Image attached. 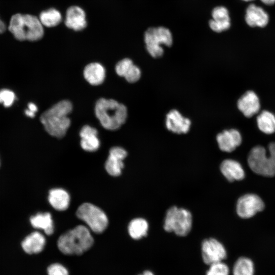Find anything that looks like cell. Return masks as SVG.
Here are the masks:
<instances>
[{"label": "cell", "mask_w": 275, "mask_h": 275, "mask_svg": "<svg viewBox=\"0 0 275 275\" xmlns=\"http://www.w3.org/2000/svg\"><path fill=\"white\" fill-rule=\"evenodd\" d=\"M72 109L71 102L64 100L44 112L40 117V121L47 132L58 138L63 137L71 124L68 115Z\"/></svg>", "instance_id": "obj_1"}, {"label": "cell", "mask_w": 275, "mask_h": 275, "mask_svg": "<svg viewBox=\"0 0 275 275\" xmlns=\"http://www.w3.org/2000/svg\"><path fill=\"white\" fill-rule=\"evenodd\" d=\"M95 113L101 125L111 130L120 128L127 117L126 106L112 99L98 100L95 104Z\"/></svg>", "instance_id": "obj_2"}, {"label": "cell", "mask_w": 275, "mask_h": 275, "mask_svg": "<svg viewBox=\"0 0 275 275\" xmlns=\"http://www.w3.org/2000/svg\"><path fill=\"white\" fill-rule=\"evenodd\" d=\"M94 239L89 230L79 225L62 234L57 242L59 250L66 255H80L93 245Z\"/></svg>", "instance_id": "obj_3"}, {"label": "cell", "mask_w": 275, "mask_h": 275, "mask_svg": "<svg viewBox=\"0 0 275 275\" xmlns=\"http://www.w3.org/2000/svg\"><path fill=\"white\" fill-rule=\"evenodd\" d=\"M43 26L37 17L17 13L11 18L8 29L18 40L34 41L43 36Z\"/></svg>", "instance_id": "obj_4"}, {"label": "cell", "mask_w": 275, "mask_h": 275, "mask_svg": "<svg viewBox=\"0 0 275 275\" xmlns=\"http://www.w3.org/2000/svg\"><path fill=\"white\" fill-rule=\"evenodd\" d=\"M269 155L261 146L254 147L250 151L248 162L250 169L255 173L267 177L275 176V143L268 145Z\"/></svg>", "instance_id": "obj_5"}, {"label": "cell", "mask_w": 275, "mask_h": 275, "mask_svg": "<svg viewBox=\"0 0 275 275\" xmlns=\"http://www.w3.org/2000/svg\"><path fill=\"white\" fill-rule=\"evenodd\" d=\"M144 42L146 50L154 58L161 57L164 50L162 45L170 47L173 38L171 31L164 26L150 27L144 33Z\"/></svg>", "instance_id": "obj_6"}, {"label": "cell", "mask_w": 275, "mask_h": 275, "mask_svg": "<svg viewBox=\"0 0 275 275\" xmlns=\"http://www.w3.org/2000/svg\"><path fill=\"white\" fill-rule=\"evenodd\" d=\"M192 226V215L186 209L173 206L167 212L164 229L173 232L180 236H184L190 232Z\"/></svg>", "instance_id": "obj_7"}, {"label": "cell", "mask_w": 275, "mask_h": 275, "mask_svg": "<svg viewBox=\"0 0 275 275\" xmlns=\"http://www.w3.org/2000/svg\"><path fill=\"white\" fill-rule=\"evenodd\" d=\"M76 215L96 233L103 232L108 225V218L105 213L99 207L91 203L81 204L77 210Z\"/></svg>", "instance_id": "obj_8"}, {"label": "cell", "mask_w": 275, "mask_h": 275, "mask_svg": "<svg viewBox=\"0 0 275 275\" xmlns=\"http://www.w3.org/2000/svg\"><path fill=\"white\" fill-rule=\"evenodd\" d=\"M264 208V204L258 196L249 194L239 198L236 205V211L240 217L248 218L262 211Z\"/></svg>", "instance_id": "obj_9"}, {"label": "cell", "mask_w": 275, "mask_h": 275, "mask_svg": "<svg viewBox=\"0 0 275 275\" xmlns=\"http://www.w3.org/2000/svg\"><path fill=\"white\" fill-rule=\"evenodd\" d=\"M202 255L204 263L210 265L225 259L227 252L222 243L214 238H210L203 241Z\"/></svg>", "instance_id": "obj_10"}, {"label": "cell", "mask_w": 275, "mask_h": 275, "mask_svg": "<svg viewBox=\"0 0 275 275\" xmlns=\"http://www.w3.org/2000/svg\"><path fill=\"white\" fill-rule=\"evenodd\" d=\"M212 19L208 22L210 29L216 33H222L228 30L231 26L229 12L224 6L215 7L211 12Z\"/></svg>", "instance_id": "obj_11"}, {"label": "cell", "mask_w": 275, "mask_h": 275, "mask_svg": "<svg viewBox=\"0 0 275 275\" xmlns=\"http://www.w3.org/2000/svg\"><path fill=\"white\" fill-rule=\"evenodd\" d=\"M127 155L126 151L122 147H114L111 149L105 164L106 171L110 175L118 176L121 174L124 167L123 160Z\"/></svg>", "instance_id": "obj_12"}, {"label": "cell", "mask_w": 275, "mask_h": 275, "mask_svg": "<svg viewBox=\"0 0 275 275\" xmlns=\"http://www.w3.org/2000/svg\"><path fill=\"white\" fill-rule=\"evenodd\" d=\"M219 149L225 152H231L242 142V137L238 130L231 129L219 133L216 138Z\"/></svg>", "instance_id": "obj_13"}, {"label": "cell", "mask_w": 275, "mask_h": 275, "mask_svg": "<svg viewBox=\"0 0 275 275\" xmlns=\"http://www.w3.org/2000/svg\"><path fill=\"white\" fill-rule=\"evenodd\" d=\"M190 125V120L183 117L177 110L172 109L166 115V127L173 132L178 134L187 133Z\"/></svg>", "instance_id": "obj_14"}, {"label": "cell", "mask_w": 275, "mask_h": 275, "mask_svg": "<svg viewBox=\"0 0 275 275\" xmlns=\"http://www.w3.org/2000/svg\"><path fill=\"white\" fill-rule=\"evenodd\" d=\"M237 107L245 117H252L260 110L259 99L254 92L248 91L238 99Z\"/></svg>", "instance_id": "obj_15"}, {"label": "cell", "mask_w": 275, "mask_h": 275, "mask_svg": "<svg viewBox=\"0 0 275 275\" xmlns=\"http://www.w3.org/2000/svg\"><path fill=\"white\" fill-rule=\"evenodd\" d=\"M245 21L251 27L264 28L269 22V15L263 8L252 4L246 9Z\"/></svg>", "instance_id": "obj_16"}, {"label": "cell", "mask_w": 275, "mask_h": 275, "mask_svg": "<svg viewBox=\"0 0 275 275\" xmlns=\"http://www.w3.org/2000/svg\"><path fill=\"white\" fill-rule=\"evenodd\" d=\"M86 16V13L82 9L78 6H71L66 12L65 25L74 31H81L87 26Z\"/></svg>", "instance_id": "obj_17"}, {"label": "cell", "mask_w": 275, "mask_h": 275, "mask_svg": "<svg viewBox=\"0 0 275 275\" xmlns=\"http://www.w3.org/2000/svg\"><path fill=\"white\" fill-rule=\"evenodd\" d=\"M81 138L80 145L85 151L93 152L100 146V141L97 137V130L89 125L84 126L79 132Z\"/></svg>", "instance_id": "obj_18"}, {"label": "cell", "mask_w": 275, "mask_h": 275, "mask_svg": "<svg viewBox=\"0 0 275 275\" xmlns=\"http://www.w3.org/2000/svg\"><path fill=\"white\" fill-rule=\"evenodd\" d=\"M223 175L230 181L240 180L244 178L245 174L241 164L233 159H225L220 166Z\"/></svg>", "instance_id": "obj_19"}, {"label": "cell", "mask_w": 275, "mask_h": 275, "mask_svg": "<svg viewBox=\"0 0 275 275\" xmlns=\"http://www.w3.org/2000/svg\"><path fill=\"white\" fill-rule=\"evenodd\" d=\"M45 243V238L41 233L33 232L22 240L21 246L24 251L28 254H37L42 251Z\"/></svg>", "instance_id": "obj_20"}, {"label": "cell", "mask_w": 275, "mask_h": 275, "mask_svg": "<svg viewBox=\"0 0 275 275\" xmlns=\"http://www.w3.org/2000/svg\"><path fill=\"white\" fill-rule=\"evenodd\" d=\"M84 76L86 80L91 85H99L104 80L105 70L104 67L100 63H90L85 67Z\"/></svg>", "instance_id": "obj_21"}, {"label": "cell", "mask_w": 275, "mask_h": 275, "mask_svg": "<svg viewBox=\"0 0 275 275\" xmlns=\"http://www.w3.org/2000/svg\"><path fill=\"white\" fill-rule=\"evenodd\" d=\"M48 201L56 210L64 211L67 209L70 202L68 193L62 188H54L49 192Z\"/></svg>", "instance_id": "obj_22"}, {"label": "cell", "mask_w": 275, "mask_h": 275, "mask_svg": "<svg viewBox=\"0 0 275 275\" xmlns=\"http://www.w3.org/2000/svg\"><path fill=\"white\" fill-rule=\"evenodd\" d=\"M32 226L43 230L46 234L50 235L53 232V225L51 214L48 212L39 213L30 218Z\"/></svg>", "instance_id": "obj_23"}, {"label": "cell", "mask_w": 275, "mask_h": 275, "mask_svg": "<svg viewBox=\"0 0 275 275\" xmlns=\"http://www.w3.org/2000/svg\"><path fill=\"white\" fill-rule=\"evenodd\" d=\"M257 123L263 133L270 134L275 132V116L272 113L262 111L257 117Z\"/></svg>", "instance_id": "obj_24"}, {"label": "cell", "mask_w": 275, "mask_h": 275, "mask_svg": "<svg viewBox=\"0 0 275 275\" xmlns=\"http://www.w3.org/2000/svg\"><path fill=\"white\" fill-rule=\"evenodd\" d=\"M148 227V223L146 219L136 218L129 223L128 230L130 237L138 240L147 235Z\"/></svg>", "instance_id": "obj_25"}, {"label": "cell", "mask_w": 275, "mask_h": 275, "mask_svg": "<svg viewBox=\"0 0 275 275\" xmlns=\"http://www.w3.org/2000/svg\"><path fill=\"white\" fill-rule=\"evenodd\" d=\"M232 273L233 275H254L255 267L253 261L249 258L240 257L234 264Z\"/></svg>", "instance_id": "obj_26"}, {"label": "cell", "mask_w": 275, "mask_h": 275, "mask_svg": "<svg viewBox=\"0 0 275 275\" xmlns=\"http://www.w3.org/2000/svg\"><path fill=\"white\" fill-rule=\"evenodd\" d=\"M39 20L43 26L51 28L58 25L62 21L61 13L54 8H50L42 12Z\"/></svg>", "instance_id": "obj_27"}, {"label": "cell", "mask_w": 275, "mask_h": 275, "mask_svg": "<svg viewBox=\"0 0 275 275\" xmlns=\"http://www.w3.org/2000/svg\"><path fill=\"white\" fill-rule=\"evenodd\" d=\"M206 275H229V268L222 261L216 262L210 265Z\"/></svg>", "instance_id": "obj_28"}, {"label": "cell", "mask_w": 275, "mask_h": 275, "mask_svg": "<svg viewBox=\"0 0 275 275\" xmlns=\"http://www.w3.org/2000/svg\"><path fill=\"white\" fill-rule=\"evenodd\" d=\"M15 99L14 93L8 89L0 90V103L5 107H9L12 105Z\"/></svg>", "instance_id": "obj_29"}, {"label": "cell", "mask_w": 275, "mask_h": 275, "mask_svg": "<svg viewBox=\"0 0 275 275\" xmlns=\"http://www.w3.org/2000/svg\"><path fill=\"white\" fill-rule=\"evenodd\" d=\"M133 64L131 60L128 58H125L120 61L116 65L115 70L116 73L120 76L124 77L130 68Z\"/></svg>", "instance_id": "obj_30"}, {"label": "cell", "mask_w": 275, "mask_h": 275, "mask_svg": "<svg viewBox=\"0 0 275 275\" xmlns=\"http://www.w3.org/2000/svg\"><path fill=\"white\" fill-rule=\"evenodd\" d=\"M141 76L140 69L133 64L128 69L124 77L129 82L133 83L139 80Z\"/></svg>", "instance_id": "obj_31"}, {"label": "cell", "mask_w": 275, "mask_h": 275, "mask_svg": "<svg viewBox=\"0 0 275 275\" xmlns=\"http://www.w3.org/2000/svg\"><path fill=\"white\" fill-rule=\"evenodd\" d=\"M48 275H69L67 269L59 263H53L47 268Z\"/></svg>", "instance_id": "obj_32"}, {"label": "cell", "mask_w": 275, "mask_h": 275, "mask_svg": "<svg viewBox=\"0 0 275 275\" xmlns=\"http://www.w3.org/2000/svg\"><path fill=\"white\" fill-rule=\"evenodd\" d=\"M28 108L25 111V114L31 118H33L35 115V113L37 111L38 108L35 104L30 102L28 104Z\"/></svg>", "instance_id": "obj_33"}, {"label": "cell", "mask_w": 275, "mask_h": 275, "mask_svg": "<svg viewBox=\"0 0 275 275\" xmlns=\"http://www.w3.org/2000/svg\"><path fill=\"white\" fill-rule=\"evenodd\" d=\"M262 3L266 5L271 6L275 4V0H260Z\"/></svg>", "instance_id": "obj_34"}, {"label": "cell", "mask_w": 275, "mask_h": 275, "mask_svg": "<svg viewBox=\"0 0 275 275\" xmlns=\"http://www.w3.org/2000/svg\"><path fill=\"white\" fill-rule=\"evenodd\" d=\"M6 29L5 24L0 19V33H4Z\"/></svg>", "instance_id": "obj_35"}, {"label": "cell", "mask_w": 275, "mask_h": 275, "mask_svg": "<svg viewBox=\"0 0 275 275\" xmlns=\"http://www.w3.org/2000/svg\"><path fill=\"white\" fill-rule=\"evenodd\" d=\"M140 275H154L153 272L149 270L145 271L143 274Z\"/></svg>", "instance_id": "obj_36"}, {"label": "cell", "mask_w": 275, "mask_h": 275, "mask_svg": "<svg viewBox=\"0 0 275 275\" xmlns=\"http://www.w3.org/2000/svg\"><path fill=\"white\" fill-rule=\"evenodd\" d=\"M242 1H245V2H251V1H254V0H242Z\"/></svg>", "instance_id": "obj_37"}, {"label": "cell", "mask_w": 275, "mask_h": 275, "mask_svg": "<svg viewBox=\"0 0 275 275\" xmlns=\"http://www.w3.org/2000/svg\"><path fill=\"white\" fill-rule=\"evenodd\" d=\"M0 164H1V162H0Z\"/></svg>", "instance_id": "obj_38"}]
</instances>
